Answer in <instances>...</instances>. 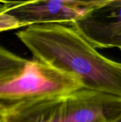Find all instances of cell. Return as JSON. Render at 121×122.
<instances>
[{
    "instance_id": "1",
    "label": "cell",
    "mask_w": 121,
    "mask_h": 122,
    "mask_svg": "<svg viewBox=\"0 0 121 122\" xmlns=\"http://www.w3.org/2000/svg\"><path fill=\"white\" fill-rule=\"evenodd\" d=\"M16 36L33 59L76 77L85 89L121 98V63L99 53L71 25H34Z\"/></svg>"
},
{
    "instance_id": "7",
    "label": "cell",
    "mask_w": 121,
    "mask_h": 122,
    "mask_svg": "<svg viewBox=\"0 0 121 122\" xmlns=\"http://www.w3.org/2000/svg\"><path fill=\"white\" fill-rule=\"evenodd\" d=\"M6 104L0 102V122H6Z\"/></svg>"
},
{
    "instance_id": "5",
    "label": "cell",
    "mask_w": 121,
    "mask_h": 122,
    "mask_svg": "<svg viewBox=\"0 0 121 122\" xmlns=\"http://www.w3.org/2000/svg\"><path fill=\"white\" fill-rule=\"evenodd\" d=\"M71 26L96 49H120L121 0H103Z\"/></svg>"
},
{
    "instance_id": "6",
    "label": "cell",
    "mask_w": 121,
    "mask_h": 122,
    "mask_svg": "<svg viewBox=\"0 0 121 122\" xmlns=\"http://www.w3.org/2000/svg\"><path fill=\"white\" fill-rule=\"evenodd\" d=\"M28 61L0 45V85L18 76Z\"/></svg>"
},
{
    "instance_id": "3",
    "label": "cell",
    "mask_w": 121,
    "mask_h": 122,
    "mask_svg": "<svg viewBox=\"0 0 121 122\" xmlns=\"http://www.w3.org/2000/svg\"><path fill=\"white\" fill-rule=\"evenodd\" d=\"M103 0H37L0 2V32L34 25H71Z\"/></svg>"
},
{
    "instance_id": "9",
    "label": "cell",
    "mask_w": 121,
    "mask_h": 122,
    "mask_svg": "<svg viewBox=\"0 0 121 122\" xmlns=\"http://www.w3.org/2000/svg\"><path fill=\"white\" fill-rule=\"evenodd\" d=\"M120 49V50H121V48H120V49Z\"/></svg>"
},
{
    "instance_id": "4",
    "label": "cell",
    "mask_w": 121,
    "mask_h": 122,
    "mask_svg": "<svg viewBox=\"0 0 121 122\" xmlns=\"http://www.w3.org/2000/svg\"><path fill=\"white\" fill-rule=\"evenodd\" d=\"M81 89L85 88L76 77L33 59L18 76L0 85V102L11 104L59 96Z\"/></svg>"
},
{
    "instance_id": "8",
    "label": "cell",
    "mask_w": 121,
    "mask_h": 122,
    "mask_svg": "<svg viewBox=\"0 0 121 122\" xmlns=\"http://www.w3.org/2000/svg\"><path fill=\"white\" fill-rule=\"evenodd\" d=\"M113 122H121V115L118 117V118H117Z\"/></svg>"
},
{
    "instance_id": "2",
    "label": "cell",
    "mask_w": 121,
    "mask_h": 122,
    "mask_svg": "<svg viewBox=\"0 0 121 122\" xmlns=\"http://www.w3.org/2000/svg\"><path fill=\"white\" fill-rule=\"evenodd\" d=\"M121 98L81 89L59 95L6 104V122H113Z\"/></svg>"
}]
</instances>
